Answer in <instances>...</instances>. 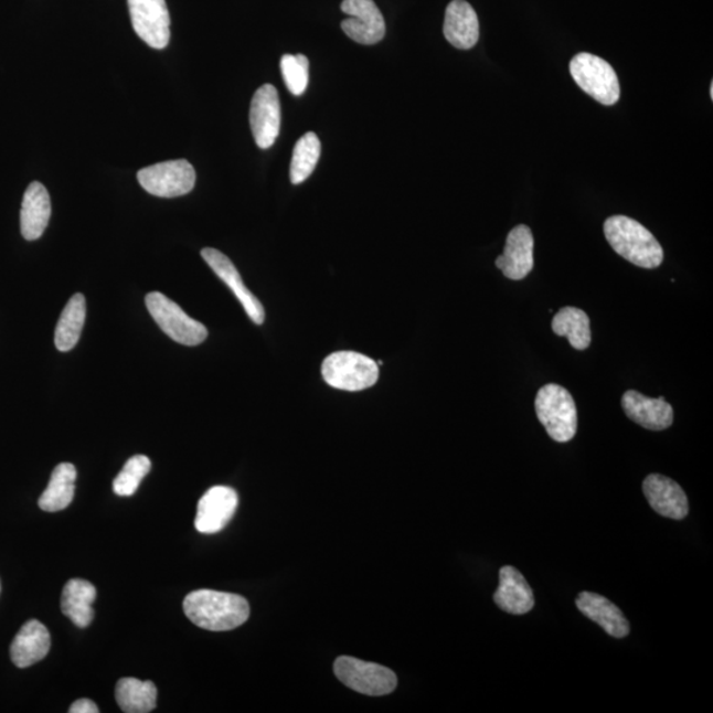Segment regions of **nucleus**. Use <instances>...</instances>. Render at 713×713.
Returning a JSON list of instances; mask_svg holds the SVG:
<instances>
[{"label":"nucleus","instance_id":"1","mask_svg":"<svg viewBox=\"0 0 713 713\" xmlns=\"http://www.w3.org/2000/svg\"><path fill=\"white\" fill-rule=\"evenodd\" d=\"M184 611L199 628L227 631L241 627L251 616L245 597L226 592L199 589L184 598Z\"/></svg>","mask_w":713,"mask_h":713},{"label":"nucleus","instance_id":"2","mask_svg":"<svg viewBox=\"0 0 713 713\" xmlns=\"http://www.w3.org/2000/svg\"><path fill=\"white\" fill-rule=\"evenodd\" d=\"M605 238L624 259L642 268H657L663 262V248L648 228L627 215L605 221Z\"/></svg>","mask_w":713,"mask_h":713},{"label":"nucleus","instance_id":"3","mask_svg":"<svg viewBox=\"0 0 713 713\" xmlns=\"http://www.w3.org/2000/svg\"><path fill=\"white\" fill-rule=\"evenodd\" d=\"M535 412L551 439L557 443L574 439L577 430V408L567 389L555 383L540 389L535 400Z\"/></svg>","mask_w":713,"mask_h":713},{"label":"nucleus","instance_id":"4","mask_svg":"<svg viewBox=\"0 0 713 713\" xmlns=\"http://www.w3.org/2000/svg\"><path fill=\"white\" fill-rule=\"evenodd\" d=\"M321 373L329 386L345 392H361L375 385L380 368L379 363L361 353L338 352L322 362Z\"/></svg>","mask_w":713,"mask_h":713},{"label":"nucleus","instance_id":"5","mask_svg":"<svg viewBox=\"0 0 713 713\" xmlns=\"http://www.w3.org/2000/svg\"><path fill=\"white\" fill-rule=\"evenodd\" d=\"M570 73L581 89L605 106H611L620 99V83L614 68L605 60L578 53L570 63Z\"/></svg>","mask_w":713,"mask_h":713},{"label":"nucleus","instance_id":"6","mask_svg":"<svg viewBox=\"0 0 713 713\" xmlns=\"http://www.w3.org/2000/svg\"><path fill=\"white\" fill-rule=\"evenodd\" d=\"M146 306L161 331L179 344L194 347L207 338V329L201 322L190 318L177 302L168 299L164 294H148Z\"/></svg>","mask_w":713,"mask_h":713},{"label":"nucleus","instance_id":"7","mask_svg":"<svg viewBox=\"0 0 713 713\" xmlns=\"http://www.w3.org/2000/svg\"><path fill=\"white\" fill-rule=\"evenodd\" d=\"M138 181L153 196L173 199L193 190L196 172L188 160H170L143 168L138 172Z\"/></svg>","mask_w":713,"mask_h":713},{"label":"nucleus","instance_id":"8","mask_svg":"<svg viewBox=\"0 0 713 713\" xmlns=\"http://www.w3.org/2000/svg\"><path fill=\"white\" fill-rule=\"evenodd\" d=\"M334 674L347 688L369 696L387 695L398 683L392 670L352 657L336 659Z\"/></svg>","mask_w":713,"mask_h":713},{"label":"nucleus","instance_id":"9","mask_svg":"<svg viewBox=\"0 0 713 713\" xmlns=\"http://www.w3.org/2000/svg\"><path fill=\"white\" fill-rule=\"evenodd\" d=\"M137 35L155 50H164L171 38L166 0H127Z\"/></svg>","mask_w":713,"mask_h":713},{"label":"nucleus","instance_id":"10","mask_svg":"<svg viewBox=\"0 0 713 713\" xmlns=\"http://www.w3.org/2000/svg\"><path fill=\"white\" fill-rule=\"evenodd\" d=\"M281 107L277 87L272 84L260 86L255 92L251 106V127L255 143L262 150L274 146L279 137Z\"/></svg>","mask_w":713,"mask_h":713},{"label":"nucleus","instance_id":"11","mask_svg":"<svg viewBox=\"0 0 713 713\" xmlns=\"http://www.w3.org/2000/svg\"><path fill=\"white\" fill-rule=\"evenodd\" d=\"M341 10L349 17L341 23V29L353 42L373 45L385 38V19L373 0H344Z\"/></svg>","mask_w":713,"mask_h":713},{"label":"nucleus","instance_id":"12","mask_svg":"<svg viewBox=\"0 0 713 713\" xmlns=\"http://www.w3.org/2000/svg\"><path fill=\"white\" fill-rule=\"evenodd\" d=\"M237 508L238 494L234 489L213 487L201 497L194 526H196L199 533H219L232 521Z\"/></svg>","mask_w":713,"mask_h":713},{"label":"nucleus","instance_id":"13","mask_svg":"<svg viewBox=\"0 0 713 713\" xmlns=\"http://www.w3.org/2000/svg\"><path fill=\"white\" fill-rule=\"evenodd\" d=\"M496 266L510 280H522L534 268V237L530 227L518 225L508 234L503 254L496 259Z\"/></svg>","mask_w":713,"mask_h":713},{"label":"nucleus","instance_id":"14","mask_svg":"<svg viewBox=\"0 0 713 713\" xmlns=\"http://www.w3.org/2000/svg\"><path fill=\"white\" fill-rule=\"evenodd\" d=\"M643 494L652 510L670 520L681 521L689 515V499L684 490L669 477L652 473L643 481Z\"/></svg>","mask_w":713,"mask_h":713},{"label":"nucleus","instance_id":"15","mask_svg":"<svg viewBox=\"0 0 713 713\" xmlns=\"http://www.w3.org/2000/svg\"><path fill=\"white\" fill-rule=\"evenodd\" d=\"M204 260L207 266L212 268L215 275L224 281V284L232 289L235 298H237L245 308L248 318H251L255 324L262 326L265 322V308L262 306V302L255 298L252 291H248V288L245 286L244 280H242L241 275L233 265V262L226 257L225 254H222L215 248H204L201 252Z\"/></svg>","mask_w":713,"mask_h":713},{"label":"nucleus","instance_id":"16","mask_svg":"<svg viewBox=\"0 0 713 713\" xmlns=\"http://www.w3.org/2000/svg\"><path fill=\"white\" fill-rule=\"evenodd\" d=\"M621 405L630 421L650 430H663L674 422V409L663 396L648 398L641 393L629 390L622 396Z\"/></svg>","mask_w":713,"mask_h":713},{"label":"nucleus","instance_id":"17","mask_svg":"<svg viewBox=\"0 0 713 713\" xmlns=\"http://www.w3.org/2000/svg\"><path fill=\"white\" fill-rule=\"evenodd\" d=\"M444 36L457 50H470L479 42V18L466 0H454L447 7L443 26Z\"/></svg>","mask_w":713,"mask_h":713},{"label":"nucleus","instance_id":"18","mask_svg":"<svg viewBox=\"0 0 713 713\" xmlns=\"http://www.w3.org/2000/svg\"><path fill=\"white\" fill-rule=\"evenodd\" d=\"M494 603L509 615L522 616L534 608L535 598L533 589L521 572L504 566L500 571V587L496 590Z\"/></svg>","mask_w":713,"mask_h":713},{"label":"nucleus","instance_id":"19","mask_svg":"<svg viewBox=\"0 0 713 713\" xmlns=\"http://www.w3.org/2000/svg\"><path fill=\"white\" fill-rule=\"evenodd\" d=\"M576 607L589 620L600 625L610 637L624 638L629 635V621L621 609L607 597L594 592H582L576 598Z\"/></svg>","mask_w":713,"mask_h":713},{"label":"nucleus","instance_id":"20","mask_svg":"<svg viewBox=\"0 0 713 713\" xmlns=\"http://www.w3.org/2000/svg\"><path fill=\"white\" fill-rule=\"evenodd\" d=\"M51 650L49 629L38 620L25 622L11 645V659L19 669L30 668L46 656Z\"/></svg>","mask_w":713,"mask_h":713},{"label":"nucleus","instance_id":"21","mask_svg":"<svg viewBox=\"0 0 713 713\" xmlns=\"http://www.w3.org/2000/svg\"><path fill=\"white\" fill-rule=\"evenodd\" d=\"M51 198L42 183H32L24 193L20 211V231L26 241L42 237L51 219Z\"/></svg>","mask_w":713,"mask_h":713},{"label":"nucleus","instance_id":"22","mask_svg":"<svg viewBox=\"0 0 713 713\" xmlns=\"http://www.w3.org/2000/svg\"><path fill=\"white\" fill-rule=\"evenodd\" d=\"M97 589L83 578H73L66 583L62 596L63 614L71 618L78 628H86L93 621V603L96 602Z\"/></svg>","mask_w":713,"mask_h":713},{"label":"nucleus","instance_id":"23","mask_svg":"<svg viewBox=\"0 0 713 713\" xmlns=\"http://www.w3.org/2000/svg\"><path fill=\"white\" fill-rule=\"evenodd\" d=\"M77 470L71 462L58 464L53 470L49 487L39 500L40 509L56 513L70 507L76 492Z\"/></svg>","mask_w":713,"mask_h":713},{"label":"nucleus","instance_id":"24","mask_svg":"<svg viewBox=\"0 0 713 713\" xmlns=\"http://www.w3.org/2000/svg\"><path fill=\"white\" fill-rule=\"evenodd\" d=\"M158 690L150 681L123 678L117 683L116 699L119 709L126 713H148L157 709Z\"/></svg>","mask_w":713,"mask_h":713},{"label":"nucleus","instance_id":"25","mask_svg":"<svg viewBox=\"0 0 713 713\" xmlns=\"http://www.w3.org/2000/svg\"><path fill=\"white\" fill-rule=\"evenodd\" d=\"M86 319V300L76 294L65 306L56 327L55 344L60 352H70L81 338Z\"/></svg>","mask_w":713,"mask_h":713},{"label":"nucleus","instance_id":"26","mask_svg":"<svg viewBox=\"0 0 713 713\" xmlns=\"http://www.w3.org/2000/svg\"><path fill=\"white\" fill-rule=\"evenodd\" d=\"M553 331L566 338L576 351H585L590 345V320L588 315L575 307H564L554 316Z\"/></svg>","mask_w":713,"mask_h":713},{"label":"nucleus","instance_id":"27","mask_svg":"<svg viewBox=\"0 0 713 713\" xmlns=\"http://www.w3.org/2000/svg\"><path fill=\"white\" fill-rule=\"evenodd\" d=\"M321 143L315 132H307L296 143L292 152L289 178L295 185L301 184L311 177L320 159Z\"/></svg>","mask_w":713,"mask_h":713},{"label":"nucleus","instance_id":"28","mask_svg":"<svg viewBox=\"0 0 713 713\" xmlns=\"http://www.w3.org/2000/svg\"><path fill=\"white\" fill-rule=\"evenodd\" d=\"M151 470V460L145 455L131 457L113 482L114 493L120 497L136 494L140 482Z\"/></svg>","mask_w":713,"mask_h":713},{"label":"nucleus","instance_id":"29","mask_svg":"<svg viewBox=\"0 0 713 713\" xmlns=\"http://www.w3.org/2000/svg\"><path fill=\"white\" fill-rule=\"evenodd\" d=\"M280 70L288 91L294 96H301L309 81L308 58L305 55H285L280 60Z\"/></svg>","mask_w":713,"mask_h":713},{"label":"nucleus","instance_id":"30","mask_svg":"<svg viewBox=\"0 0 713 713\" xmlns=\"http://www.w3.org/2000/svg\"><path fill=\"white\" fill-rule=\"evenodd\" d=\"M71 713H98L99 709L97 704L89 701V699H79V701L74 702L70 709Z\"/></svg>","mask_w":713,"mask_h":713},{"label":"nucleus","instance_id":"31","mask_svg":"<svg viewBox=\"0 0 713 713\" xmlns=\"http://www.w3.org/2000/svg\"><path fill=\"white\" fill-rule=\"evenodd\" d=\"M710 94H711V98H713V85H711V92H710Z\"/></svg>","mask_w":713,"mask_h":713}]
</instances>
